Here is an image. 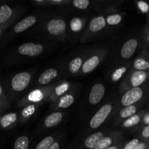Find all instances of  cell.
I'll return each instance as SVG.
<instances>
[{"label": "cell", "mask_w": 149, "mask_h": 149, "mask_svg": "<svg viewBox=\"0 0 149 149\" xmlns=\"http://www.w3.org/2000/svg\"><path fill=\"white\" fill-rule=\"evenodd\" d=\"M82 26H83V23H82L81 20L78 17H74L70 21V28L72 31L77 32L80 31L82 29Z\"/></svg>", "instance_id": "cell-25"}, {"label": "cell", "mask_w": 149, "mask_h": 149, "mask_svg": "<svg viewBox=\"0 0 149 149\" xmlns=\"http://www.w3.org/2000/svg\"><path fill=\"white\" fill-rule=\"evenodd\" d=\"M137 41L134 39H129L124 43L121 49V55L125 59L130 58L135 52L137 47Z\"/></svg>", "instance_id": "cell-6"}, {"label": "cell", "mask_w": 149, "mask_h": 149, "mask_svg": "<svg viewBox=\"0 0 149 149\" xmlns=\"http://www.w3.org/2000/svg\"><path fill=\"white\" fill-rule=\"evenodd\" d=\"M121 21V16L120 15H111L107 17V22L109 25H117Z\"/></svg>", "instance_id": "cell-28"}, {"label": "cell", "mask_w": 149, "mask_h": 149, "mask_svg": "<svg viewBox=\"0 0 149 149\" xmlns=\"http://www.w3.org/2000/svg\"><path fill=\"white\" fill-rule=\"evenodd\" d=\"M43 97V95H42V92L39 90H35L32 91V93L29 94V99L30 101L32 102H39Z\"/></svg>", "instance_id": "cell-26"}, {"label": "cell", "mask_w": 149, "mask_h": 149, "mask_svg": "<svg viewBox=\"0 0 149 149\" xmlns=\"http://www.w3.org/2000/svg\"><path fill=\"white\" fill-rule=\"evenodd\" d=\"M105 89L103 84H96L91 88L89 94V102L91 104L96 105L101 101L105 95Z\"/></svg>", "instance_id": "cell-5"}, {"label": "cell", "mask_w": 149, "mask_h": 149, "mask_svg": "<svg viewBox=\"0 0 149 149\" xmlns=\"http://www.w3.org/2000/svg\"><path fill=\"white\" fill-rule=\"evenodd\" d=\"M134 67L139 71L147 70L149 68V62L143 58H137L134 62Z\"/></svg>", "instance_id": "cell-22"}, {"label": "cell", "mask_w": 149, "mask_h": 149, "mask_svg": "<svg viewBox=\"0 0 149 149\" xmlns=\"http://www.w3.org/2000/svg\"><path fill=\"white\" fill-rule=\"evenodd\" d=\"M54 139L53 137L48 136L40 141L35 149H48L53 144Z\"/></svg>", "instance_id": "cell-18"}, {"label": "cell", "mask_w": 149, "mask_h": 149, "mask_svg": "<svg viewBox=\"0 0 149 149\" xmlns=\"http://www.w3.org/2000/svg\"><path fill=\"white\" fill-rule=\"evenodd\" d=\"M82 65V59L80 58H76L73 59L69 64V70L72 74H75L80 69Z\"/></svg>", "instance_id": "cell-20"}, {"label": "cell", "mask_w": 149, "mask_h": 149, "mask_svg": "<svg viewBox=\"0 0 149 149\" xmlns=\"http://www.w3.org/2000/svg\"><path fill=\"white\" fill-rule=\"evenodd\" d=\"M66 23L63 20H51L48 24V30L53 35H58L64 31Z\"/></svg>", "instance_id": "cell-7"}, {"label": "cell", "mask_w": 149, "mask_h": 149, "mask_svg": "<svg viewBox=\"0 0 149 149\" xmlns=\"http://www.w3.org/2000/svg\"><path fill=\"white\" fill-rule=\"evenodd\" d=\"M35 111V106L34 105H30V106H27L25 108L23 111H22V116L23 117H29L31 115L33 114Z\"/></svg>", "instance_id": "cell-30"}, {"label": "cell", "mask_w": 149, "mask_h": 149, "mask_svg": "<svg viewBox=\"0 0 149 149\" xmlns=\"http://www.w3.org/2000/svg\"><path fill=\"white\" fill-rule=\"evenodd\" d=\"M74 97L72 95H66L60 99L59 107L63 108V109L68 108L74 103Z\"/></svg>", "instance_id": "cell-19"}, {"label": "cell", "mask_w": 149, "mask_h": 149, "mask_svg": "<svg viewBox=\"0 0 149 149\" xmlns=\"http://www.w3.org/2000/svg\"><path fill=\"white\" fill-rule=\"evenodd\" d=\"M143 92L140 87H133L123 95L121 98V103L124 106H129L137 103L142 98Z\"/></svg>", "instance_id": "cell-2"}, {"label": "cell", "mask_w": 149, "mask_h": 149, "mask_svg": "<svg viewBox=\"0 0 149 149\" xmlns=\"http://www.w3.org/2000/svg\"><path fill=\"white\" fill-rule=\"evenodd\" d=\"M31 76L27 72H22L15 76L12 79V87L17 92H20L25 90L29 84Z\"/></svg>", "instance_id": "cell-3"}, {"label": "cell", "mask_w": 149, "mask_h": 149, "mask_svg": "<svg viewBox=\"0 0 149 149\" xmlns=\"http://www.w3.org/2000/svg\"><path fill=\"white\" fill-rule=\"evenodd\" d=\"M147 79V74L143 71H137L131 77V84L134 87H138Z\"/></svg>", "instance_id": "cell-10"}, {"label": "cell", "mask_w": 149, "mask_h": 149, "mask_svg": "<svg viewBox=\"0 0 149 149\" xmlns=\"http://www.w3.org/2000/svg\"><path fill=\"white\" fill-rule=\"evenodd\" d=\"M137 7L139 10L143 13H147L149 11V5L148 3L143 1H140L137 2Z\"/></svg>", "instance_id": "cell-31"}, {"label": "cell", "mask_w": 149, "mask_h": 149, "mask_svg": "<svg viewBox=\"0 0 149 149\" xmlns=\"http://www.w3.org/2000/svg\"></svg>", "instance_id": "cell-42"}, {"label": "cell", "mask_w": 149, "mask_h": 149, "mask_svg": "<svg viewBox=\"0 0 149 149\" xmlns=\"http://www.w3.org/2000/svg\"><path fill=\"white\" fill-rule=\"evenodd\" d=\"M0 124H1V119H0Z\"/></svg>", "instance_id": "cell-40"}, {"label": "cell", "mask_w": 149, "mask_h": 149, "mask_svg": "<svg viewBox=\"0 0 149 149\" xmlns=\"http://www.w3.org/2000/svg\"><path fill=\"white\" fill-rule=\"evenodd\" d=\"M35 23H36V17L34 16H29L15 26L14 31L16 33H20V32L24 31L25 30L33 26Z\"/></svg>", "instance_id": "cell-8"}, {"label": "cell", "mask_w": 149, "mask_h": 149, "mask_svg": "<svg viewBox=\"0 0 149 149\" xmlns=\"http://www.w3.org/2000/svg\"><path fill=\"white\" fill-rule=\"evenodd\" d=\"M105 26V19L102 16L94 17L93 20L91 21L89 29L91 31L96 32L98 31H100Z\"/></svg>", "instance_id": "cell-14"}, {"label": "cell", "mask_w": 149, "mask_h": 149, "mask_svg": "<svg viewBox=\"0 0 149 149\" xmlns=\"http://www.w3.org/2000/svg\"><path fill=\"white\" fill-rule=\"evenodd\" d=\"M68 87H69L68 84H67V83H65V84H61V85L58 86V87H56V93L58 95H61L62 93H64V92L67 91Z\"/></svg>", "instance_id": "cell-33"}, {"label": "cell", "mask_w": 149, "mask_h": 149, "mask_svg": "<svg viewBox=\"0 0 149 149\" xmlns=\"http://www.w3.org/2000/svg\"><path fill=\"white\" fill-rule=\"evenodd\" d=\"M99 63V58L97 56H93L84 63L83 65V71L84 73H89L93 71Z\"/></svg>", "instance_id": "cell-13"}, {"label": "cell", "mask_w": 149, "mask_h": 149, "mask_svg": "<svg viewBox=\"0 0 149 149\" xmlns=\"http://www.w3.org/2000/svg\"><path fill=\"white\" fill-rule=\"evenodd\" d=\"M48 149H59V144L58 143H53V144Z\"/></svg>", "instance_id": "cell-36"}, {"label": "cell", "mask_w": 149, "mask_h": 149, "mask_svg": "<svg viewBox=\"0 0 149 149\" xmlns=\"http://www.w3.org/2000/svg\"><path fill=\"white\" fill-rule=\"evenodd\" d=\"M29 141L27 137L21 136L18 138L14 143L15 149H28Z\"/></svg>", "instance_id": "cell-17"}, {"label": "cell", "mask_w": 149, "mask_h": 149, "mask_svg": "<svg viewBox=\"0 0 149 149\" xmlns=\"http://www.w3.org/2000/svg\"><path fill=\"white\" fill-rule=\"evenodd\" d=\"M137 111V109L134 106L131 105V106H127L124 109L120 111V116L122 118H129L130 116L134 115V113Z\"/></svg>", "instance_id": "cell-21"}, {"label": "cell", "mask_w": 149, "mask_h": 149, "mask_svg": "<svg viewBox=\"0 0 149 149\" xmlns=\"http://www.w3.org/2000/svg\"><path fill=\"white\" fill-rule=\"evenodd\" d=\"M148 42H149V38H148Z\"/></svg>", "instance_id": "cell-41"}, {"label": "cell", "mask_w": 149, "mask_h": 149, "mask_svg": "<svg viewBox=\"0 0 149 149\" xmlns=\"http://www.w3.org/2000/svg\"><path fill=\"white\" fill-rule=\"evenodd\" d=\"M139 143H140L139 140L137 139V138H135V139H133L131 140V141H129V142L125 146V147H124V149H134Z\"/></svg>", "instance_id": "cell-32"}, {"label": "cell", "mask_w": 149, "mask_h": 149, "mask_svg": "<svg viewBox=\"0 0 149 149\" xmlns=\"http://www.w3.org/2000/svg\"><path fill=\"white\" fill-rule=\"evenodd\" d=\"M1 93H2V88H1V87L0 86V95L1 94Z\"/></svg>", "instance_id": "cell-39"}, {"label": "cell", "mask_w": 149, "mask_h": 149, "mask_svg": "<svg viewBox=\"0 0 149 149\" xmlns=\"http://www.w3.org/2000/svg\"><path fill=\"white\" fill-rule=\"evenodd\" d=\"M12 13H13V10L9 6H0V23L7 21L12 15Z\"/></svg>", "instance_id": "cell-15"}, {"label": "cell", "mask_w": 149, "mask_h": 149, "mask_svg": "<svg viewBox=\"0 0 149 149\" xmlns=\"http://www.w3.org/2000/svg\"><path fill=\"white\" fill-rule=\"evenodd\" d=\"M146 148V144L145 143L141 142L134 149H145Z\"/></svg>", "instance_id": "cell-35"}, {"label": "cell", "mask_w": 149, "mask_h": 149, "mask_svg": "<svg viewBox=\"0 0 149 149\" xmlns=\"http://www.w3.org/2000/svg\"><path fill=\"white\" fill-rule=\"evenodd\" d=\"M17 119V115L16 113H10L8 114H6L5 116H4L2 117V119H1V125L2 126V127L5 128L7 127L10 126L11 124H13V122H15Z\"/></svg>", "instance_id": "cell-16"}, {"label": "cell", "mask_w": 149, "mask_h": 149, "mask_svg": "<svg viewBox=\"0 0 149 149\" xmlns=\"http://www.w3.org/2000/svg\"><path fill=\"white\" fill-rule=\"evenodd\" d=\"M58 76V72L56 69L53 68H49V69L46 70L44 71L39 78V82L41 84H48L51 80L53 79L54 78Z\"/></svg>", "instance_id": "cell-9"}, {"label": "cell", "mask_w": 149, "mask_h": 149, "mask_svg": "<svg viewBox=\"0 0 149 149\" xmlns=\"http://www.w3.org/2000/svg\"><path fill=\"white\" fill-rule=\"evenodd\" d=\"M106 149H118V148H117V147H115V146H110V147H109V148H108Z\"/></svg>", "instance_id": "cell-38"}, {"label": "cell", "mask_w": 149, "mask_h": 149, "mask_svg": "<svg viewBox=\"0 0 149 149\" xmlns=\"http://www.w3.org/2000/svg\"><path fill=\"white\" fill-rule=\"evenodd\" d=\"M140 117L138 115H133V116H130V117L127 118V120L124 122L123 125L124 127H131L135 126L137 124L140 122Z\"/></svg>", "instance_id": "cell-24"}, {"label": "cell", "mask_w": 149, "mask_h": 149, "mask_svg": "<svg viewBox=\"0 0 149 149\" xmlns=\"http://www.w3.org/2000/svg\"><path fill=\"white\" fill-rule=\"evenodd\" d=\"M142 135L143 138H149V125L146 126L142 131Z\"/></svg>", "instance_id": "cell-34"}, {"label": "cell", "mask_w": 149, "mask_h": 149, "mask_svg": "<svg viewBox=\"0 0 149 149\" xmlns=\"http://www.w3.org/2000/svg\"><path fill=\"white\" fill-rule=\"evenodd\" d=\"M112 106L111 104L104 105L99 110L93 115L90 121V127L92 129H96L103 124L112 111Z\"/></svg>", "instance_id": "cell-1"}, {"label": "cell", "mask_w": 149, "mask_h": 149, "mask_svg": "<svg viewBox=\"0 0 149 149\" xmlns=\"http://www.w3.org/2000/svg\"><path fill=\"white\" fill-rule=\"evenodd\" d=\"M144 121L145 123L147 124H149V114H148L147 116H145V117L144 118Z\"/></svg>", "instance_id": "cell-37"}, {"label": "cell", "mask_w": 149, "mask_h": 149, "mask_svg": "<svg viewBox=\"0 0 149 149\" xmlns=\"http://www.w3.org/2000/svg\"><path fill=\"white\" fill-rule=\"evenodd\" d=\"M62 113L60 112H55L48 116L45 120V125L47 127H53L58 125L62 119Z\"/></svg>", "instance_id": "cell-11"}, {"label": "cell", "mask_w": 149, "mask_h": 149, "mask_svg": "<svg viewBox=\"0 0 149 149\" xmlns=\"http://www.w3.org/2000/svg\"><path fill=\"white\" fill-rule=\"evenodd\" d=\"M43 50V47L39 44H34L32 42L25 43L18 47V52L21 55L34 57L39 55Z\"/></svg>", "instance_id": "cell-4"}, {"label": "cell", "mask_w": 149, "mask_h": 149, "mask_svg": "<svg viewBox=\"0 0 149 149\" xmlns=\"http://www.w3.org/2000/svg\"><path fill=\"white\" fill-rule=\"evenodd\" d=\"M126 70L127 68L125 67H121V68H117L113 73H112V76H111V79L113 81H117L121 78V77L123 76V74L126 72Z\"/></svg>", "instance_id": "cell-27"}, {"label": "cell", "mask_w": 149, "mask_h": 149, "mask_svg": "<svg viewBox=\"0 0 149 149\" xmlns=\"http://www.w3.org/2000/svg\"><path fill=\"white\" fill-rule=\"evenodd\" d=\"M112 142V139L110 137H105V138H102L98 142V143L96 144V146L93 149H106L110 147Z\"/></svg>", "instance_id": "cell-23"}, {"label": "cell", "mask_w": 149, "mask_h": 149, "mask_svg": "<svg viewBox=\"0 0 149 149\" xmlns=\"http://www.w3.org/2000/svg\"><path fill=\"white\" fill-rule=\"evenodd\" d=\"M90 1L89 0H75L73 1V4L77 8L80 10H84L89 7Z\"/></svg>", "instance_id": "cell-29"}, {"label": "cell", "mask_w": 149, "mask_h": 149, "mask_svg": "<svg viewBox=\"0 0 149 149\" xmlns=\"http://www.w3.org/2000/svg\"><path fill=\"white\" fill-rule=\"evenodd\" d=\"M102 138H103V135L102 132H96L92 134L85 140V146L89 149H93Z\"/></svg>", "instance_id": "cell-12"}]
</instances>
